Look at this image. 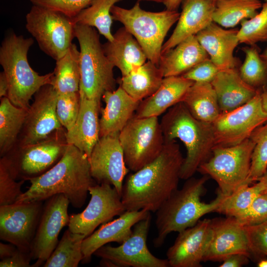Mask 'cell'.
<instances>
[{"instance_id": "obj_37", "label": "cell", "mask_w": 267, "mask_h": 267, "mask_svg": "<svg viewBox=\"0 0 267 267\" xmlns=\"http://www.w3.org/2000/svg\"><path fill=\"white\" fill-rule=\"evenodd\" d=\"M244 184L228 195H223L215 212L238 218L243 215L264 187L260 181L252 186Z\"/></svg>"}, {"instance_id": "obj_29", "label": "cell", "mask_w": 267, "mask_h": 267, "mask_svg": "<svg viewBox=\"0 0 267 267\" xmlns=\"http://www.w3.org/2000/svg\"><path fill=\"white\" fill-rule=\"evenodd\" d=\"M209 58L208 54L194 35L183 40L162 54L158 67L164 77L178 76Z\"/></svg>"}, {"instance_id": "obj_38", "label": "cell", "mask_w": 267, "mask_h": 267, "mask_svg": "<svg viewBox=\"0 0 267 267\" xmlns=\"http://www.w3.org/2000/svg\"><path fill=\"white\" fill-rule=\"evenodd\" d=\"M243 51L245 58L239 71L241 77L257 89L267 87V64L258 49L252 45L244 48Z\"/></svg>"}, {"instance_id": "obj_30", "label": "cell", "mask_w": 267, "mask_h": 267, "mask_svg": "<svg viewBox=\"0 0 267 267\" xmlns=\"http://www.w3.org/2000/svg\"><path fill=\"white\" fill-rule=\"evenodd\" d=\"M164 78L158 66L148 60L136 70L122 76L118 83L132 98L141 102L158 89Z\"/></svg>"}, {"instance_id": "obj_51", "label": "cell", "mask_w": 267, "mask_h": 267, "mask_svg": "<svg viewBox=\"0 0 267 267\" xmlns=\"http://www.w3.org/2000/svg\"><path fill=\"white\" fill-rule=\"evenodd\" d=\"M261 99L263 109L267 114V87L263 88L261 90Z\"/></svg>"}, {"instance_id": "obj_33", "label": "cell", "mask_w": 267, "mask_h": 267, "mask_svg": "<svg viewBox=\"0 0 267 267\" xmlns=\"http://www.w3.org/2000/svg\"><path fill=\"white\" fill-rule=\"evenodd\" d=\"M53 79L51 85L58 94L79 91L80 53L75 44L72 43L66 53L56 60Z\"/></svg>"}, {"instance_id": "obj_10", "label": "cell", "mask_w": 267, "mask_h": 267, "mask_svg": "<svg viewBox=\"0 0 267 267\" xmlns=\"http://www.w3.org/2000/svg\"><path fill=\"white\" fill-rule=\"evenodd\" d=\"M72 18L63 13L33 5L26 15V28L40 49L55 61L62 57L75 38Z\"/></svg>"}, {"instance_id": "obj_28", "label": "cell", "mask_w": 267, "mask_h": 267, "mask_svg": "<svg viewBox=\"0 0 267 267\" xmlns=\"http://www.w3.org/2000/svg\"><path fill=\"white\" fill-rule=\"evenodd\" d=\"M104 52L125 76L146 62L147 56L135 38L124 27L113 35L112 41L102 45Z\"/></svg>"}, {"instance_id": "obj_49", "label": "cell", "mask_w": 267, "mask_h": 267, "mask_svg": "<svg viewBox=\"0 0 267 267\" xmlns=\"http://www.w3.org/2000/svg\"><path fill=\"white\" fill-rule=\"evenodd\" d=\"M8 91V83L3 71L0 73V98L7 97Z\"/></svg>"}, {"instance_id": "obj_7", "label": "cell", "mask_w": 267, "mask_h": 267, "mask_svg": "<svg viewBox=\"0 0 267 267\" xmlns=\"http://www.w3.org/2000/svg\"><path fill=\"white\" fill-rule=\"evenodd\" d=\"M113 20L124 27L135 38L148 60L158 66L165 37L179 17L178 10L160 12L144 10L137 1L133 7L124 8L114 5L111 9Z\"/></svg>"}, {"instance_id": "obj_50", "label": "cell", "mask_w": 267, "mask_h": 267, "mask_svg": "<svg viewBox=\"0 0 267 267\" xmlns=\"http://www.w3.org/2000/svg\"><path fill=\"white\" fill-rule=\"evenodd\" d=\"M183 0H166L163 3L166 9L170 10H177L180 4Z\"/></svg>"}, {"instance_id": "obj_19", "label": "cell", "mask_w": 267, "mask_h": 267, "mask_svg": "<svg viewBox=\"0 0 267 267\" xmlns=\"http://www.w3.org/2000/svg\"><path fill=\"white\" fill-rule=\"evenodd\" d=\"M210 219L199 220L180 232L167 252L171 267H200L212 238Z\"/></svg>"}, {"instance_id": "obj_20", "label": "cell", "mask_w": 267, "mask_h": 267, "mask_svg": "<svg viewBox=\"0 0 267 267\" xmlns=\"http://www.w3.org/2000/svg\"><path fill=\"white\" fill-rule=\"evenodd\" d=\"M211 221L212 236L203 262H222L234 254H245L252 259L244 225L231 217Z\"/></svg>"}, {"instance_id": "obj_26", "label": "cell", "mask_w": 267, "mask_h": 267, "mask_svg": "<svg viewBox=\"0 0 267 267\" xmlns=\"http://www.w3.org/2000/svg\"><path fill=\"white\" fill-rule=\"evenodd\" d=\"M193 83L182 76L164 77L158 89L140 102L134 115L139 118L158 117L182 102Z\"/></svg>"}, {"instance_id": "obj_55", "label": "cell", "mask_w": 267, "mask_h": 267, "mask_svg": "<svg viewBox=\"0 0 267 267\" xmlns=\"http://www.w3.org/2000/svg\"><path fill=\"white\" fill-rule=\"evenodd\" d=\"M149 0V1H155L156 2L164 3L166 0Z\"/></svg>"}, {"instance_id": "obj_2", "label": "cell", "mask_w": 267, "mask_h": 267, "mask_svg": "<svg viewBox=\"0 0 267 267\" xmlns=\"http://www.w3.org/2000/svg\"><path fill=\"white\" fill-rule=\"evenodd\" d=\"M29 180L30 186L16 202L43 201L62 194L76 208L84 205L89 187L97 184L91 175L88 156L68 144L61 158L53 167Z\"/></svg>"}, {"instance_id": "obj_17", "label": "cell", "mask_w": 267, "mask_h": 267, "mask_svg": "<svg viewBox=\"0 0 267 267\" xmlns=\"http://www.w3.org/2000/svg\"><path fill=\"white\" fill-rule=\"evenodd\" d=\"M57 96L58 93L50 84L44 86L34 94V100L27 111L17 147L38 142L63 128L56 113Z\"/></svg>"}, {"instance_id": "obj_14", "label": "cell", "mask_w": 267, "mask_h": 267, "mask_svg": "<svg viewBox=\"0 0 267 267\" xmlns=\"http://www.w3.org/2000/svg\"><path fill=\"white\" fill-rule=\"evenodd\" d=\"M151 216L139 221L133 227L131 235L117 247L104 245L95 256L112 262L115 267H169L168 260L154 256L147 246Z\"/></svg>"}, {"instance_id": "obj_12", "label": "cell", "mask_w": 267, "mask_h": 267, "mask_svg": "<svg viewBox=\"0 0 267 267\" xmlns=\"http://www.w3.org/2000/svg\"><path fill=\"white\" fill-rule=\"evenodd\" d=\"M261 90L243 105L221 113L212 123L215 146H231L249 138L252 133L267 121L262 107Z\"/></svg>"}, {"instance_id": "obj_42", "label": "cell", "mask_w": 267, "mask_h": 267, "mask_svg": "<svg viewBox=\"0 0 267 267\" xmlns=\"http://www.w3.org/2000/svg\"><path fill=\"white\" fill-rule=\"evenodd\" d=\"M80 103V92L58 94L56 113L61 126L69 131L77 120Z\"/></svg>"}, {"instance_id": "obj_43", "label": "cell", "mask_w": 267, "mask_h": 267, "mask_svg": "<svg viewBox=\"0 0 267 267\" xmlns=\"http://www.w3.org/2000/svg\"><path fill=\"white\" fill-rule=\"evenodd\" d=\"M252 259L267 256V221L256 225H244Z\"/></svg>"}, {"instance_id": "obj_46", "label": "cell", "mask_w": 267, "mask_h": 267, "mask_svg": "<svg viewBox=\"0 0 267 267\" xmlns=\"http://www.w3.org/2000/svg\"><path fill=\"white\" fill-rule=\"evenodd\" d=\"M219 69L209 58L204 60L183 74V77L194 82L211 83Z\"/></svg>"}, {"instance_id": "obj_22", "label": "cell", "mask_w": 267, "mask_h": 267, "mask_svg": "<svg viewBox=\"0 0 267 267\" xmlns=\"http://www.w3.org/2000/svg\"><path fill=\"white\" fill-rule=\"evenodd\" d=\"M216 2L209 0H184L176 28L163 44L161 55L190 36H194L213 21Z\"/></svg>"}, {"instance_id": "obj_21", "label": "cell", "mask_w": 267, "mask_h": 267, "mask_svg": "<svg viewBox=\"0 0 267 267\" xmlns=\"http://www.w3.org/2000/svg\"><path fill=\"white\" fill-rule=\"evenodd\" d=\"M150 214V212L145 210L126 211L117 219L101 225L97 230L84 239L82 263L89 262L94 253L108 243H122L131 235L134 225Z\"/></svg>"}, {"instance_id": "obj_23", "label": "cell", "mask_w": 267, "mask_h": 267, "mask_svg": "<svg viewBox=\"0 0 267 267\" xmlns=\"http://www.w3.org/2000/svg\"><path fill=\"white\" fill-rule=\"evenodd\" d=\"M80 109L73 127L66 131L65 135L68 144L73 145L88 156L100 138V123L98 113L100 100L90 99L80 92Z\"/></svg>"}, {"instance_id": "obj_25", "label": "cell", "mask_w": 267, "mask_h": 267, "mask_svg": "<svg viewBox=\"0 0 267 267\" xmlns=\"http://www.w3.org/2000/svg\"><path fill=\"white\" fill-rule=\"evenodd\" d=\"M102 98L105 106L99 119L100 137L119 133L134 116L140 102L132 98L122 87L106 91Z\"/></svg>"}, {"instance_id": "obj_53", "label": "cell", "mask_w": 267, "mask_h": 267, "mask_svg": "<svg viewBox=\"0 0 267 267\" xmlns=\"http://www.w3.org/2000/svg\"><path fill=\"white\" fill-rule=\"evenodd\" d=\"M258 267H267V260L261 259L258 263Z\"/></svg>"}, {"instance_id": "obj_5", "label": "cell", "mask_w": 267, "mask_h": 267, "mask_svg": "<svg viewBox=\"0 0 267 267\" xmlns=\"http://www.w3.org/2000/svg\"><path fill=\"white\" fill-rule=\"evenodd\" d=\"M34 43L14 32L7 34L0 47V64L8 83L7 97L15 106L28 110L32 97L44 86L51 85L53 72L41 75L31 67L28 51Z\"/></svg>"}, {"instance_id": "obj_11", "label": "cell", "mask_w": 267, "mask_h": 267, "mask_svg": "<svg viewBox=\"0 0 267 267\" xmlns=\"http://www.w3.org/2000/svg\"><path fill=\"white\" fill-rule=\"evenodd\" d=\"M63 128L34 144L15 147L5 155L9 160L17 180L39 177L53 167L61 158L68 143Z\"/></svg>"}, {"instance_id": "obj_41", "label": "cell", "mask_w": 267, "mask_h": 267, "mask_svg": "<svg viewBox=\"0 0 267 267\" xmlns=\"http://www.w3.org/2000/svg\"><path fill=\"white\" fill-rule=\"evenodd\" d=\"M25 181H18L14 176L7 157H1L0 159V206L15 203L23 193L21 187Z\"/></svg>"}, {"instance_id": "obj_44", "label": "cell", "mask_w": 267, "mask_h": 267, "mask_svg": "<svg viewBox=\"0 0 267 267\" xmlns=\"http://www.w3.org/2000/svg\"><path fill=\"white\" fill-rule=\"evenodd\" d=\"M33 5L61 12L73 18L89 6L93 0H29Z\"/></svg>"}, {"instance_id": "obj_35", "label": "cell", "mask_w": 267, "mask_h": 267, "mask_svg": "<svg viewBox=\"0 0 267 267\" xmlns=\"http://www.w3.org/2000/svg\"><path fill=\"white\" fill-rule=\"evenodd\" d=\"M121 0H93L90 5L72 18L73 23L88 26L96 29L107 41L113 39L111 30L113 17L111 9Z\"/></svg>"}, {"instance_id": "obj_52", "label": "cell", "mask_w": 267, "mask_h": 267, "mask_svg": "<svg viewBox=\"0 0 267 267\" xmlns=\"http://www.w3.org/2000/svg\"><path fill=\"white\" fill-rule=\"evenodd\" d=\"M257 181H260L262 183L264 187V192H267V172Z\"/></svg>"}, {"instance_id": "obj_8", "label": "cell", "mask_w": 267, "mask_h": 267, "mask_svg": "<svg viewBox=\"0 0 267 267\" xmlns=\"http://www.w3.org/2000/svg\"><path fill=\"white\" fill-rule=\"evenodd\" d=\"M254 145L249 138L235 146H215L211 157L197 171L214 179L219 185L218 190L228 195L241 186L248 184Z\"/></svg>"}, {"instance_id": "obj_18", "label": "cell", "mask_w": 267, "mask_h": 267, "mask_svg": "<svg viewBox=\"0 0 267 267\" xmlns=\"http://www.w3.org/2000/svg\"><path fill=\"white\" fill-rule=\"evenodd\" d=\"M119 134L100 136L89 159L91 175L98 184L107 183L121 195L127 167Z\"/></svg>"}, {"instance_id": "obj_40", "label": "cell", "mask_w": 267, "mask_h": 267, "mask_svg": "<svg viewBox=\"0 0 267 267\" xmlns=\"http://www.w3.org/2000/svg\"><path fill=\"white\" fill-rule=\"evenodd\" d=\"M239 44L253 45L267 41V1L263 4L261 10L249 20H244L238 30Z\"/></svg>"}, {"instance_id": "obj_45", "label": "cell", "mask_w": 267, "mask_h": 267, "mask_svg": "<svg viewBox=\"0 0 267 267\" xmlns=\"http://www.w3.org/2000/svg\"><path fill=\"white\" fill-rule=\"evenodd\" d=\"M236 219L243 225H256L267 221V192L259 195L247 211Z\"/></svg>"}, {"instance_id": "obj_36", "label": "cell", "mask_w": 267, "mask_h": 267, "mask_svg": "<svg viewBox=\"0 0 267 267\" xmlns=\"http://www.w3.org/2000/svg\"><path fill=\"white\" fill-rule=\"evenodd\" d=\"M85 236L66 230L44 267H77L83 259L82 243Z\"/></svg>"}, {"instance_id": "obj_3", "label": "cell", "mask_w": 267, "mask_h": 267, "mask_svg": "<svg viewBox=\"0 0 267 267\" xmlns=\"http://www.w3.org/2000/svg\"><path fill=\"white\" fill-rule=\"evenodd\" d=\"M209 178L204 175L187 179L182 188L176 190L155 212L157 235L153 240L155 247L161 246L171 232L192 227L205 215L215 212L223 196L219 190L216 198L210 203L201 200Z\"/></svg>"}, {"instance_id": "obj_57", "label": "cell", "mask_w": 267, "mask_h": 267, "mask_svg": "<svg viewBox=\"0 0 267 267\" xmlns=\"http://www.w3.org/2000/svg\"></svg>"}, {"instance_id": "obj_13", "label": "cell", "mask_w": 267, "mask_h": 267, "mask_svg": "<svg viewBox=\"0 0 267 267\" xmlns=\"http://www.w3.org/2000/svg\"><path fill=\"white\" fill-rule=\"evenodd\" d=\"M91 197L87 207L81 213L69 216L68 229L86 237L100 225L107 222L125 211L121 195L112 185L96 184L89 187Z\"/></svg>"}, {"instance_id": "obj_6", "label": "cell", "mask_w": 267, "mask_h": 267, "mask_svg": "<svg viewBox=\"0 0 267 267\" xmlns=\"http://www.w3.org/2000/svg\"><path fill=\"white\" fill-rule=\"evenodd\" d=\"M74 35L80 46L79 91L89 98L100 100L106 91L116 89L115 66L105 55L94 28L75 24Z\"/></svg>"}, {"instance_id": "obj_47", "label": "cell", "mask_w": 267, "mask_h": 267, "mask_svg": "<svg viewBox=\"0 0 267 267\" xmlns=\"http://www.w3.org/2000/svg\"><path fill=\"white\" fill-rule=\"evenodd\" d=\"M32 260L30 253L25 252L16 246L0 261V267H29Z\"/></svg>"}, {"instance_id": "obj_56", "label": "cell", "mask_w": 267, "mask_h": 267, "mask_svg": "<svg viewBox=\"0 0 267 267\" xmlns=\"http://www.w3.org/2000/svg\"><path fill=\"white\" fill-rule=\"evenodd\" d=\"M211 0V1H219V0Z\"/></svg>"}, {"instance_id": "obj_15", "label": "cell", "mask_w": 267, "mask_h": 267, "mask_svg": "<svg viewBox=\"0 0 267 267\" xmlns=\"http://www.w3.org/2000/svg\"><path fill=\"white\" fill-rule=\"evenodd\" d=\"M43 208V201L0 206V239L30 253Z\"/></svg>"}, {"instance_id": "obj_1", "label": "cell", "mask_w": 267, "mask_h": 267, "mask_svg": "<svg viewBox=\"0 0 267 267\" xmlns=\"http://www.w3.org/2000/svg\"><path fill=\"white\" fill-rule=\"evenodd\" d=\"M183 161L176 140L165 141L155 160L126 177L121 194L126 211L156 212L178 189Z\"/></svg>"}, {"instance_id": "obj_27", "label": "cell", "mask_w": 267, "mask_h": 267, "mask_svg": "<svg viewBox=\"0 0 267 267\" xmlns=\"http://www.w3.org/2000/svg\"><path fill=\"white\" fill-rule=\"evenodd\" d=\"M211 83L216 92L221 113L246 104L259 90L246 83L236 68L219 70Z\"/></svg>"}, {"instance_id": "obj_34", "label": "cell", "mask_w": 267, "mask_h": 267, "mask_svg": "<svg viewBox=\"0 0 267 267\" xmlns=\"http://www.w3.org/2000/svg\"><path fill=\"white\" fill-rule=\"evenodd\" d=\"M260 0H221L216 1L213 21L226 28H233L258 13Z\"/></svg>"}, {"instance_id": "obj_16", "label": "cell", "mask_w": 267, "mask_h": 267, "mask_svg": "<svg viewBox=\"0 0 267 267\" xmlns=\"http://www.w3.org/2000/svg\"><path fill=\"white\" fill-rule=\"evenodd\" d=\"M46 200L31 249V258L36 260L32 267L43 266L59 242L60 232L69 222L70 203L64 195L56 194Z\"/></svg>"}, {"instance_id": "obj_48", "label": "cell", "mask_w": 267, "mask_h": 267, "mask_svg": "<svg viewBox=\"0 0 267 267\" xmlns=\"http://www.w3.org/2000/svg\"><path fill=\"white\" fill-rule=\"evenodd\" d=\"M250 257L243 254H234L225 258L220 267H241L247 265Z\"/></svg>"}, {"instance_id": "obj_4", "label": "cell", "mask_w": 267, "mask_h": 267, "mask_svg": "<svg viewBox=\"0 0 267 267\" xmlns=\"http://www.w3.org/2000/svg\"><path fill=\"white\" fill-rule=\"evenodd\" d=\"M160 125L165 141L178 138L186 148L180 178L186 180L192 177L199 166L211 157L215 146L212 123L196 119L180 102L168 110Z\"/></svg>"}, {"instance_id": "obj_39", "label": "cell", "mask_w": 267, "mask_h": 267, "mask_svg": "<svg viewBox=\"0 0 267 267\" xmlns=\"http://www.w3.org/2000/svg\"><path fill=\"white\" fill-rule=\"evenodd\" d=\"M254 142L248 184L257 181L267 172V121L258 127L249 137Z\"/></svg>"}, {"instance_id": "obj_24", "label": "cell", "mask_w": 267, "mask_h": 267, "mask_svg": "<svg viewBox=\"0 0 267 267\" xmlns=\"http://www.w3.org/2000/svg\"><path fill=\"white\" fill-rule=\"evenodd\" d=\"M238 30L225 29L212 22L196 35L211 60L219 70L235 68L234 50L239 44Z\"/></svg>"}, {"instance_id": "obj_32", "label": "cell", "mask_w": 267, "mask_h": 267, "mask_svg": "<svg viewBox=\"0 0 267 267\" xmlns=\"http://www.w3.org/2000/svg\"><path fill=\"white\" fill-rule=\"evenodd\" d=\"M28 110L13 105L7 97L0 98V154L4 156L16 147Z\"/></svg>"}, {"instance_id": "obj_9", "label": "cell", "mask_w": 267, "mask_h": 267, "mask_svg": "<svg viewBox=\"0 0 267 267\" xmlns=\"http://www.w3.org/2000/svg\"><path fill=\"white\" fill-rule=\"evenodd\" d=\"M127 167L136 172L160 154L165 140L158 117L134 115L119 134Z\"/></svg>"}, {"instance_id": "obj_31", "label": "cell", "mask_w": 267, "mask_h": 267, "mask_svg": "<svg viewBox=\"0 0 267 267\" xmlns=\"http://www.w3.org/2000/svg\"><path fill=\"white\" fill-rule=\"evenodd\" d=\"M182 102L194 117L201 121L212 123L221 114L211 83L194 82Z\"/></svg>"}, {"instance_id": "obj_54", "label": "cell", "mask_w": 267, "mask_h": 267, "mask_svg": "<svg viewBox=\"0 0 267 267\" xmlns=\"http://www.w3.org/2000/svg\"><path fill=\"white\" fill-rule=\"evenodd\" d=\"M261 56L267 64V48L265 50V51L262 54H261Z\"/></svg>"}]
</instances>
